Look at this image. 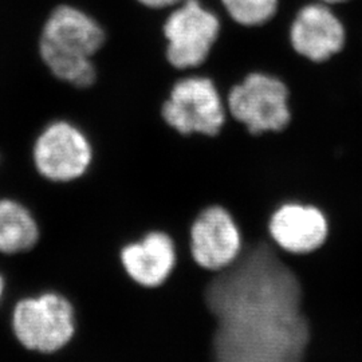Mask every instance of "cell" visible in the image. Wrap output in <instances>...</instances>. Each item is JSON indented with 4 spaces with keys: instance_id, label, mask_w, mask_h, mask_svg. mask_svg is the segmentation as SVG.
Wrapping results in <instances>:
<instances>
[{
    "instance_id": "obj_4",
    "label": "cell",
    "mask_w": 362,
    "mask_h": 362,
    "mask_svg": "<svg viewBox=\"0 0 362 362\" xmlns=\"http://www.w3.org/2000/svg\"><path fill=\"white\" fill-rule=\"evenodd\" d=\"M76 330L74 306L59 293L46 291L23 298L13 308V336L27 350L57 353L70 344Z\"/></svg>"
},
{
    "instance_id": "obj_11",
    "label": "cell",
    "mask_w": 362,
    "mask_h": 362,
    "mask_svg": "<svg viewBox=\"0 0 362 362\" xmlns=\"http://www.w3.org/2000/svg\"><path fill=\"white\" fill-rule=\"evenodd\" d=\"M119 262L132 282L149 290L158 288L177 267L176 242L163 230L148 231L121 248Z\"/></svg>"
},
{
    "instance_id": "obj_5",
    "label": "cell",
    "mask_w": 362,
    "mask_h": 362,
    "mask_svg": "<svg viewBox=\"0 0 362 362\" xmlns=\"http://www.w3.org/2000/svg\"><path fill=\"white\" fill-rule=\"evenodd\" d=\"M227 110L252 136L279 133L291 122L290 90L282 79L252 71L228 91Z\"/></svg>"
},
{
    "instance_id": "obj_2",
    "label": "cell",
    "mask_w": 362,
    "mask_h": 362,
    "mask_svg": "<svg viewBox=\"0 0 362 362\" xmlns=\"http://www.w3.org/2000/svg\"><path fill=\"white\" fill-rule=\"evenodd\" d=\"M106 40L107 31L98 18L76 4L59 3L40 28L39 58L57 81L86 90L98 79L94 58Z\"/></svg>"
},
{
    "instance_id": "obj_16",
    "label": "cell",
    "mask_w": 362,
    "mask_h": 362,
    "mask_svg": "<svg viewBox=\"0 0 362 362\" xmlns=\"http://www.w3.org/2000/svg\"><path fill=\"white\" fill-rule=\"evenodd\" d=\"M3 294H4V279H3V276L0 274V302H1Z\"/></svg>"
},
{
    "instance_id": "obj_9",
    "label": "cell",
    "mask_w": 362,
    "mask_h": 362,
    "mask_svg": "<svg viewBox=\"0 0 362 362\" xmlns=\"http://www.w3.org/2000/svg\"><path fill=\"white\" fill-rule=\"evenodd\" d=\"M266 227L274 246L298 257L321 250L330 236L324 209L310 203L286 202L272 211Z\"/></svg>"
},
{
    "instance_id": "obj_3",
    "label": "cell",
    "mask_w": 362,
    "mask_h": 362,
    "mask_svg": "<svg viewBox=\"0 0 362 362\" xmlns=\"http://www.w3.org/2000/svg\"><path fill=\"white\" fill-rule=\"evenodd\" d=\"M95 149L89 134L67 118H55L39 130L31 145L33 167L52 184H69L88 175Z\"/></svg>"
},
{
    "instance_id": "obj_17",
    "label": "cell",
    "mask_w": 362,
    "mask_h": 362,
    "mask_svg": "<svg viewBox=\"0 0 362 362\" xmlns=\"http://www.w3.org/2000/svg\"><path fill=\"white\" fill-rule=\"evenodd\" d=\"M1 160H3V155L0 153V164H1Z\"/></svg>"
},
{
    "instance_id": "obj_13",
    "label": "cell",
    "mask_w": 362,
    "mask_h": 362,
    "mask_svg": "<svg viewBox=\"0 0 362 362\" xmlns=\"http://www.w3.org/2000/svg\"><path fill=\"white\" fill-rule=\"evenodd\" d=\"M236 25L259 27L269 23L278 13L279 0H220Z\"/></svg>"
},
{
    "instance_id": "obj_8",
    "label": "cell",
    "mask_w": 362,
    "mask_h": 362,
    "mask_svg": "<svg viewBox=\"0 0 362 362\" xmlns=\"http://www.w3.org/2000/svg\"><path fill=\"white\" fill-rule=\"evenodd\" d=\"M189 255L203 272H219L231 266L243 250V233L231 211L221 204L202 208L188 228Z\"/></svg>"
},
{
    "instance_id": "obj_6",
    "label": "cell",
    "mask_w": 362,
    "mask_h": 362,
    "mask_svg": "<svg viewBox=\"0 0 362 362\" xmlns=\"http://www.w3.org/2000/svg\"><path fill=\"white\" fill-rule=\"evenodd\" d=\"M164 124L181 136L215 137L226 124V106L219 89L203 76L176 81L160 109Z\"/></svg>"
},
{
    "instance_id": "obj_14",
    "label": "cell",
    "mask_w": 362,
    "mask_h": 362,
    "mask_svg": "<svg viewBox=\"0 0 362 362\" xmlns=\"http://www.w3.org/2000/svg\"><path fill=\"white\" fill-rule=\"evenodd\" d=\"M136 1L149 10H164L169 7H176L182 0H136Z\"/></svg>"
},
{
    "instance_id": "obj_12",
    "label": "cell",
    "mask_w": 362,
    "mask_h": 362,
    "mask_svg": "<svg viewBox=\"0 0 362 362\" xmlns=\"http://www.w3.org/2000/svg\"><path fill=\"white\" fill-rule=\"evenodd\" d=\"M39 240L38 221L31 211L11 197H0V252L30 251Z\"/></svg>"
},
{
    "instance_id": "obj_7",
    "label": "cell",
    "mask_w": 362,
    "mask_h": 362,
    "mask_svg": "<svg viewBox=\"0 0 362 362\" xmlns=\"http://www.w3.org/2000/svg\"><path fill=\"white\" fill-rule=\"evenodd\" d=\"M219 18L199 0H182L163 23L165 59L176 70L203 65L220 35Z\"/></svg>"
},
{
    "instance_id": "obj_10",
    "label": "cell",
    "mask_w": 362,
    "mask_h": 362,
    "mask_svg": "<svg viewBox=\"0 0 362 362\" xmlns=\"http://www.w3.org/2000/svg\"><path fill=\"white\" fill-rule=\"evenodd\" d=\"M291 49L313 64H324L345 49L348 34L341 19L325 3L303 6L288 31Z\"/></svg>"
},
{
    "instance_id": "obj_1",
    "label": "cell",
    "mask_w": 362,
    "mask_h": 362,
    "mask_svg": "<svg viewBox=\"0 0 362 362\" xmlns=\"http://www.w3.org/2000/svg\"><path fill=\"white\" fill-rule=\"evenodd\" d=\"M305 286L276 247L258 239L204 285L211 362H306L313 327Z\"/></svg>"
},
{
    "instance_id": "obj_15",
    "label": "cell",
    "mask_w": 362,
    "mask_h": 362,
    "mask_svg": "<svg viewBox=\"0 0 362 362\" xmlns=\"http://www.w3.org/2000/svg\"><path fill=\"white\" fill-rule=\"evenodd\" d=\"M320 1L325 3V4H341V3H346L350 0H320Z\"/></svg>"
}]
</instances>
